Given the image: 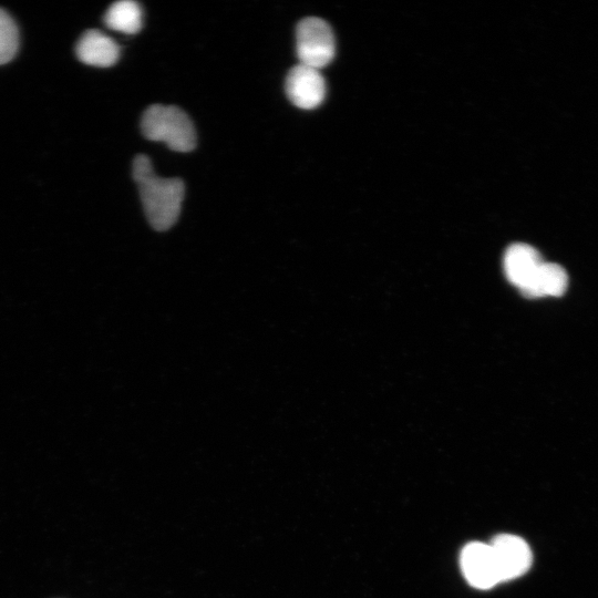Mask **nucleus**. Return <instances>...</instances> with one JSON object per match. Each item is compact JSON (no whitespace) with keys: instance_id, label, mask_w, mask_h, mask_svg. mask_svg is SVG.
<instances>
[{"instance_id":"obj_9","label":"nucleus","mask_w":598,"mask_h":598,"mask_svg":"<svg viewBox=\"0 0 598 598\" xmlns=\"http://www.w3.org/2000/svg\"><path fill=\"white\" fill-rule=\"evenodd\" d=\"M568 286L566 270L557 264L543 262L530 281L519 291L527 298L561 296Z\"/></svg>"},{"instance_id":"obj_2","label":"nucleus","mask_w":598,"mask_h":598,"mask_svg":"<svg viewBox=\"0 0 598 598\" xmlns=\"http://www.w3.org/2000/svg\"><path fill=\"white\" fill-rule=\"evenodd\" d=\"M141 128L147 140L163 142L176 152H189L196 146L192 120L175 105H150L142 115Z\"/></svg>"},{"instance_id":"obj_8","label":"nucleus","mask_w":598,"mask_h":598,"mask_svg":"<svg viewBox=\"0 0 598 598\" xmlns=\"http://www.w3.org/2000/svg\"><path fill=\"white\" fill-rule=\"evenodd\" d=\"M75 53L85 64L109 68L118 60L120 47L101 31L87 30L78 41Z\"/></svg>"},{"instance_id":"obj_10","label":"nucleus","mask_w":598,"mask_h":598,"mask_svg":"<svg viewBox=\"0 0 598 598\" xmlns=\"http://www.w3.org/2000/svg\"><path fill=\"white\" fill-rule=\"evenodd\" d=\"M143 12L141 6L132 0L114 2L104 16V23L112 30L125 34H135L142 28Z\"/></svg>"},{"instance_id":"obj_5","label":"nucleus","mask_w":598,"mask_h":598,"mask_svg":"<svg viewBox=\"0 0 598 598\" xmlns=\"http://www.w3.org/2000/svg\"><path fill=\"white\" fill-rule=\"evenodd\" d=\"M285 91L293 105L311 110L324 100L326 82L319 70L299 63L289 70Z\"/></svg>"},{"instance_id":"obj_11","label":"nucleus","mask_w":598,"mask_h":598,"mask_svg":"<svg viewBox=\"0 0 598 598\" xmlns=\"http://www.w3.org/2000/svg\"><path fill=\"white\" fill-rule=\"evenodd\" d=\"M19 48V33L13 19L0 8V65L10 62Z\"/></svg>"},{"instance_id":"obj_6","label":"nucleus","mask_w":598,"mask_h":598,"mask_svg":"<svg viewBox=\"0 0 598 598\" xmlns=\"http://www.w3.org/2000/svg\"><path fill=\"white\" fill-rule=\"evenodd\" d=\"M461 567L466 580L478 589H488L501 582L489 544H467L461 553Z\"/></svg>"},{"instance_id":"obj_7","label":"nucleus","mask_w":598,"mask_h":598,"mask_svg":"<svg viewBox=\"0 0 598 598\" xmlns=\"http://www.w3.org/2000/svg\"><path fill=\"white\" fill-rule=\"evenodd\" d=\"M543 262L540 254L534 247L516 243L505 251V275L509 282L520 290L530 281Z\"/></svg>"},{"instance_id":"obj_3","label":"nucleus","mask_w":598,"mask_h":598,"mask_svg":"<svg viewBox=\"0 0 598 598\" xmlns=\"http://www.w3.org/2000/svg\"><path fill=\"white\" fill-rule=\"evenodd\" d=\"M297 55L300 64L320 70L336 53V41L330 25L317 17L302 19L296 29Z\"/></svg>"},{"instance_id":"obj_4","label":"nucleus","mask_w":598,"mask_h":598,"mask_svg":"<svg viewBox=\"0 0 598 598\" xmlns=\"http://www.w3.org/2000/svg\"><path fill=\"white\" fill-rule=\"evenodd\" d=\"M489 545L501 582L519 577L529 569L533 555L528 544L523 538L502 534L496 536Z\"/></svg>"},{"instance_id":"obj_1","label":"nucleus","mask_w":598,"mask_h":598,"mask_svg":"<svg viewBox=\"0 0 598 598\" xmlns=\"http://www.w3.org/2000/svg\"><path fill=\"white\" fill-rule=\"evenodd\" d=\"M132 173L150 225L159 231L169 229L181 213L185 195L183 181L157 176L151 159L143 154L135 156Z\"/></svg>"}]
</instances>
